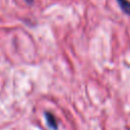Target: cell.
Masks as SVG:
<instances>
[{"instance_id": "obj_1", "label": "cell", "mask_w": 130, "mask_h": 130, "mask_svg": "<svg viewBox=\"0 0 130 130\" xmlns=\"http://www.w3.org/2000/svg\"><path fill=\"white\" fill-rule=\"evenodd\" d=\"M45 119H46V122H47V125L49 128H51L52 130H58V122L56 120V117L52 113L46 112Z\"/></svg>"}, {"instance_id": "obj_3", "label": "cell", "mask_w": 130, "mask_h": 130, "mask_svg": "<svg viewBox=\"0 0 130 130\" xmlns=\"http://www.w3.org/2000/svg\"><path fill=\"white\" fill-rule=\"evenodd\" d=\"M25 1H26V2L28 3V4H31V3L34 2V0H25Z\"/></svg>"}, {"instance_id": "obj_2", "label": "cell", "mask_w": 130, "mask_h": 130, "mask_svg": "<svg viewBox=\"0 0 130 130\" xmlns=\"http://www.w3.org/2000/svg\"><path fill=\"white\" fill-rule=\"evenodd\" d=\"M118 4H119V7L121 8V10L127 14V15H130V1L129 0H117Z\"/></svg>"}]
</instances>
